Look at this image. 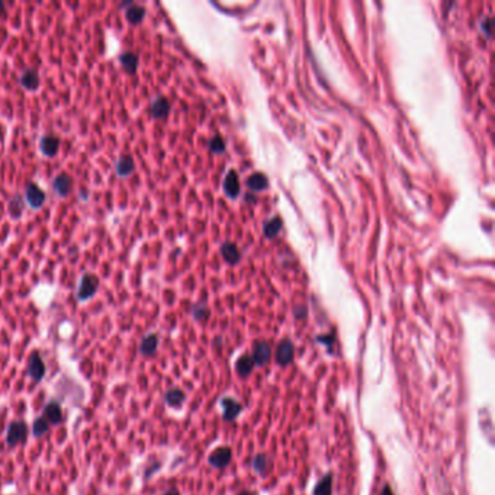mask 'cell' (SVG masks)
Instances as JSON below:
<instances>
[{"label": "cell", "instance_id": "cell-1", "mask_svg": "<svg viewBox=\"0 0 495 495\" xmlns=\"http://www.w3.org/2000/svg\"><path fill=\"white\" fill-rule=\"evenodd\" d=\"M98 288H99V279L95 275L88 273L80 279L78 288H77V298L80 301H86L96 293Z\"/></svg>", "mask_w": 495, "mask_h": 495}, {"label": "cell", "instance_id": "cell-2", "mask_svg": "<svg viewBox=\"0 0 495 495\" xmlns=\"http://www.w3.org/2000/svg\"><path fill=\"white\" fill-rule=\"evenodd\" d=\"M231 459H232V450H231V447H228V446H221V447L215 449L209 455L208 462L215 469H224V468H227L229 463H231Z\"/></svg>", "mask_w": 495, "mask_h": 495}, {"label": "cell", "instance_id": "cell-3", "mask_svg": "<svg viewBox=\"0 0 495 495\" xmlns=\"http://www.w3.org/2000/svg\"><path fill=\"white\" fill-rule=\"evenodd\" d=\"M295 357V347L289 339H283L276 347V362L280 366H288L293 362Z\"/></svg>", "mask_w": 495, "mask_h": 495}, {"label": "cell", "instance_id": "cell-4", "mask_svg": "<svg viewBox=\"0 0 495 495\" xmlns=\"http://www.w3.org/2000/svg\"><path fill=\"white\" fill-rule=\"evenodd\" d=\"M221 405H222V419H224V421H234L242 411L241 404L237 399L231 398V396L222 398Z\"/></svg>", "mask_w": 495, "mask_h": 495}, {"label": "cell", "instance_id": "cell-5", "mask_svg": "<svg viewBox=\"0 0 495 495\" xmlns=\"http://www.w3.org/2000/svg\"><path fill=\"white\" fill-rule=\"evenodd\" d=\"M272 357V347L266 342H256L253 346V359L254 365L257 366H265Z\"/></svg>", "mask_w": 495, "mask_h": 495}, {"label": "cell", "instance_id": "cell-6", "mask_svg": "<svg viewBox=\"0 0 495 495\" xmlns=\"http://www.w3.org/2000/svg\"><path fill=\"white\" fill-rule=\"evenodd\" d=\"M45 193L44 191L39 188L38 185L35 183H29L28 188H26V201L28 203L34 208V209H38L41 208L44 203H45Z\"/></svg>", "mask_w": 495, "mask_h": 495}, {"label": "cell", "instance_id": "cell-7", "mask_svg": "<svg viewBox=\"0 0 495 495\" xmlns=\"http://www.w3.org/2000/svg\"><path fill=\"white\" fill-rule=\"evenodd\" d=\"M134 169H135V163H134V158L131 157V155H128V154H125V155H121L119 158H118V161H116V175L119 176V178H128L132 172H134Z\"/></svg>", "mask_w": 495, "mask_h": 495}, {"label": "cell", "instance_id": "cell-8", "mask_svg": "<svg viewBox=\"0 0 495 495\" xmlns=\"http://www.w3.org/2000/svg\"><path fill=\"white\" fill-rule=\"evenodd\" d=\"M41 151L44 155L47 157H54L57 151H58V147H60V140L55 137V135H44L41 138Z\"/></svg>", "mask_w": 495, "mask_h": 495}, {"label": "cell", "instance_id": "cell-9", "mask_svg": "<svg viewBox=\"0 0 495 495\" xmlns=\"http://www.w3.org/2000/svg\"><path fill=\"white\" fill-rule=\"evenodd\" d=\"M26 437V426L24 423H15L9 427L8 432V443L11 446L18 445Z\"/></svg>", "mask_w": 495, "mask_h": 495}, {"label": "cell", "instance_id": "cell-10", "mask_svg": "<svg viewBox=\"0 0 495 495\" xmlns=\"http://www.w3.org/2000/svg\"><path fill=\"white\" fill-rule=\"evenodd\" d=\"M150 112L151 115L155 118V119H161V118H166L169 112H170V103L166 98H157L151 102V108H150Z\"/></svg>", "mask_w": 495, "mask_h": 495}, {"label": "cell", "instance_id": "cell-11", "mask_svg": "<svg viewBox=\"0 0 495 495\" xmlns=\"http://www.w3.org/2000/svg\"><path fill=\"white\" fill-rule=\"evenodd\" d=\"M253 369H254V362L250 355L241 356V357L237 360V363H235V372H237V375H238L240 378H242V379L249 378L250 373L253 372Z\"/></svg>", "mask_w": 495, "mask_h": 495}, {"label": "cell", "instance_id": "cell-12", "mask_svg": "<svg viewBox=\"0 0 495 495\" xmlns=\"http://www.w3.org/2000/svg\"><path fill=\"white\" fill-rule=\"evenodd\" d=\"M19 81H21V86L25 88L26 90H37L39 86V76L37 70H34V68L25 70L19 77Z\"/></svg>", "mask_w": 495, "mask_h": 495}, {"label": "cell", "instance_id": "cell-13", "mask_svg": "<svg viewBox=\"0 0 495 495\" xmlns=\"http://www.w3.org/2000/svg\"><path fill=\"white\" fill-rule=\"evenodd\" d=\"M71 178L68 175H60L57 178L54 179L52 182V188H54V192L61 196V198H65L68 195V192L71 189Z\"/></svg>", "mask_w": 495, "mask_h": 495}, {"label": "cell", "instance_id": "cell-14", "mask_svg": "<svg viewBox=\"0 0 495 495\" xmlns=\"http://www.w3.org/2000/svg\"><path fill=\"white\" fill-rule=\"evenodd\" d=\"M119 61H121L122 67L127 70L129 74H135L137 67H138V55L137 54H134L131 51L122 52L121 57H119Z\"/></svg>", "mask_w": 495, "mask_h": 495}, {"label": "cell", "instance_id": "cell-15", "mask_svg": "<svg viewBox=\"0 0 495 495\" xmlns=\"http://www.w3.org/2000/svg\"><path fill=\"white\" fill-rule=\"evenodd\" d=\"M144 16H145V9L138 6V5H131L125 11V19L132 25L140 24L141 21L144 19Z\"/></svg>", "mask_w": 495, "mask_h": 495}, {"label": "cell", "instance_id": "cell-16", "mask_svg": "<svg viewBox=\"0 0 495 495\" xmlns=\"http://www.w3.org/2000/svg\"><path fill=\"white\" fill-rule=\"evenodd\" d=\"M44 372H45V368H44V363H42L41 357L38 355H34L29 359V375L35 381H39L44 376Z\"/></svg>", "mask_w": 495, "mask_h": 495}, {"label": "cell", "instance_id": "cell-17", "mask_svg": "<svg viewBox=\"0 0 495 495\" xmlns=\"http://www.w3.org/2000/svg\"><path fill=\"white\" fill-rule=\"evenodd\" d=\"M333 492V473H325L319 482L317 483V486L314 488V495H331Z\"/></svg>", "mask_w": 495, "mask_h": 495}, {"label": "cell", "instance_id": "cell-18", "mask_svg": "<svg viewBox=\"0 0 495 495\" xmlns=\"http://www.w3.org/2000/svg\"><path fill=\"white\" fill-rule=\"evenodd\" d=\"M157 346H158V339H157V336H155V334H150V336H147V337L142 340V343H141V349H140L141 353L145 356L154 355L155 350H157Z\"/></svg>", "mask_w": 495, "mask_h": 495}, {"label": "cell", "instance_id": "cell-19", "mask_svg": "<svg viewBox=\"0 0 495 495\" xmlns=\"http://www.w3.org/2000/svg\"><path fill=\"white\" fill-rule=\"evenodd\" d=\"M225 192L228 193L231 198H235L240 192V183H238V178L235 175V172H231L227 179H225Z\"/></svg>", "mask_w": 495, "mask_h": 495}, {"label": "cell", "instance_id": "cell-20", "mask_svg": "<svg viewBox=\"0 0 495 495\" xmlns=\"http://www.w3.org/2000/svg\"><path fill=\"white\" fill-rule=\"evenodd\" d=\"M8 209H9V215L12 216V218H15V219L19 218V216L22 215V212H24V199L19 195L13 196L12 199L9 201Z\"/></svg>", "mask_w": 495, "mask_h": 495}, {"label": "cell", "instance_id": "cell-21", "mask_svg": "<svg viewBox=\"0 0 495 495\" xmlns=\"http://www.w3.org/2000/svg\"><path fill=\"white\" fill-rule=\"evenodd\" d=\"M185 398H186V395L180 389H172L166 395V402L170 406H180L183 404Z\"/></svg>", "mask_w": 495, "mask_h": 495}, {"label": "cell", "instance_id": "cell-22", "mask_svg": "<svg viewBox=\"0 0 495 495\" xmlns=\"http://www.w3.org/2000/svg\"><path fill=\"white\" fill-rule=\"evenodd\" d=\"M222 256L228 263H232V265H235L240 260V253H238L237 247L232 245V244H224L222 245Z\"/></svg>", "mask_w": 495, "mask_h": 495}, {"label": "cell", "instance_id": "cell-23", "mask_svg": "<svg viewBox=\"0 0 495 495\" xmlns=\"http://www.w3.org/2000/svg\"><path fill=\"white\" fill-rule=\"evenodd\" d=\"M247 185H249V188L253 189V191H263V189L267 186V179L265 178L262 173H256V175H253L252 178H249Z\"/></svg>", "mask_w": 495, "mask_h": 495}, {"label": "cell", "instance_id": "cell-24", "mask_svg": "<svg viewBox=\"0 0 495 495\" xmlns=\"http://www.w3.org/2000/svg\"><path fill=\"white\" fill-rule=\"evenodd\" d=\"M45 416L51 424H58L61 421V409L57 404H50L45 408Z\"/></svg>", "mask_w": 495, "mask_h": 495}, {"label": "cell", "instance_id": "cell-25", "mask_svg": "<svg viewBox=\"0 0 495 495\" xmlns=\"http://www.w3.org/2000/svg\"><path fill=\"white\" fill-rule=\"evenodd\" d=\"M253 469L259 475H265L267 470V457L266 455H256L253 459Z\"/></svg>", "mask_w": 495, "mask_h": 495}, {"label": "cell", "instance_id": "cell-26", "mask_svg": "<svg viewBox=\"0 0 495 495\" xmlns=\"http://www.w3.org/2000/svg\"><path fill=\"white\" fill-rule=\"evenodd\" d=\"M193 317L198 321H206L209 317V309L205 304H196L193 306Z\"/></svg>", "mask_w": 495, "mask_h": 495}, {"label": "cell", "instance_id": "cell-27", "mask_svg": "<svg viewBox=\"0 0 495 495\" xmlns=\"http://www.w3.org/2000/svg\"><path fill=\"white\" fill-rule=\"evenodd\" d=\"M280 227H282V224H280L279 219H272L269 224H266V227H265V231H266L267 237H270V238L275 237V235L280 231Z\"/></svg>", "mask_w": 495, "mask_h": 495}, {"label": "cell", "instance_id": "cell-28", "mask_svg": "<svg viewBox=\"0 0 495 495\" xmlns=\"http://www.w3.org/2000/svg\"><path fill=\"white\" fill-rule=\"evenodd\" d=\"M47 430H48V423L45 420L39 419L35 421V424H34V434L35 436H42L44 433H47Z\"/></svg>", "mask_w": 495, "mask_h": 495}, {"label": "cell", "instance_id": "cell-29", "mask_svg": "<svg viewBox=\"0 0 495 495\" xmlns=\"http://www.w3.org/2000/svg\"><path fill=\"white\" fill-rule=\"evenodd\" d=\"M224 142H222V140L219 138V137H216V138H214V140L211 141V148H212V151H218V152H221V151H224Z\"/></svg>", "mask_w": 495, "mask_h": 495}, {"label": "cell", "instance_id": "cell-30", "mask_svg": "<svg viewBox=\"0 0 495 495\" xmlns=\"http://www.w3.org/2000/svg\"><path fill=\"white\" fill-rule=\"evenodd\" d=\"M379 495H394V492H392V489H391V486H389V485H385V486L382 488L381 494Z\"/></svg>", "mask_w": 495, "mask_h": 495}, {"label": "cell", "instance_id": "cell-31", "mask_svg": "<svg viewBox=\"0 0 495 495\" xmlns=\"http://www.w3.org/2000/svg\"><path fill=\"white\" fill-rule=\"evenodd\" d=\"M164 495H180V494H179L176 489H170V491H167Z\"/></svg>", "mask_w": 495, "mask_h": 495}, {"label": "cell", "instance_id": "cell-32", "mask_svg": "<svg viewBox=\"0 0 495 495\" xmlns=\"http://www.w3.org/2000/svg\"><path fill=\"white\" fill-rule=\"evenodd\" d=\"M238 495H256V492H250V491H242Z\"/></svg>", "mask_w": 495, "mask_h": 495}, {"label": "cell", "instance_id": "cell-33", "mask_svg": "<svg viewBox=\"0 0 495 495\" xmlns=\"http://www.w3.org/2000/svg\"><path fill=\"white\" fill-rule=\"evenodd\" d=\"M5 11V3L3 2H0V15H2V12Z\"/></svg>", "mask_w": 495, "mask_h": 495}]
</instances>
